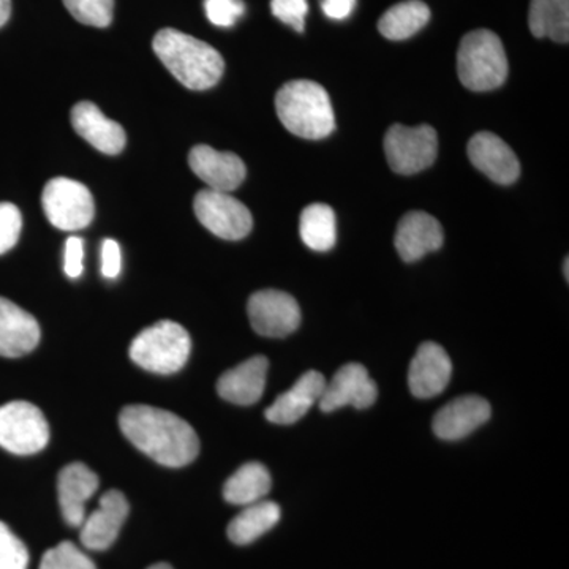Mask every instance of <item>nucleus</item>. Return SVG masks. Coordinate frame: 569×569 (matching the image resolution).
Returning a JSON list of instances; mask_svg holds the SVG:
<instances>
[{"instance_id": "obj_1", "label": "nucleus", "mask_w": 569, "mask_h": 569, "mask_svg": "<svg viewBox=\"0 0 569 569\" xmlns=\"http://www.w3.org/2000/svg\"><path fill=\"white\" fill-rule=\"evenodd\" d=\"M119 426L130 443L160 466L186 467L200 452V440L193 427L162 408L126 407Z\"/></svg>"}, {"instance_id": "obj_2", "label": "nucleus", "mask_w": 569, "mask_h": 569, "mask_svg": "<svg viewBox=\"0 0 569 569\" xmlns=\"http://www.w3.org/2000/svg\"><path fill=\"white\" fill-rule=\"evenodd\" d=\"M152 48L157 58L187 89L206 91L222 78V54L192 36L176 29H162L153 37Z\"/></svg>"}, {"instance_id": "obj_3", "label": "nucleus", "mask_w": 569, "mask_h": 569, "mask_svg": "<svg viewBox=\"0 0 569 569\" xmlns=\"http://www.w3.org/2000/svg\"><path fill=\"white\" fill-rule=\"evenodd\" d=\"M276 110L288 132L321 140L336 129L335 110L323 86L309 80L287 82L276 96Z\"/></svg>"}, {"instance_id": "obj_4", "label": "nucleus", "mask_w": 569, "mask_h": 569, "mask_svg": "<svg viewBox=\"0 0 569 569\" xmlns=\"http://www.w3.org/2000/svg\"><path fill=\"white\" fill-rule=\"evenodd\" d=\"M508 58L500 37L492 31L468 32L458 51L459 80L475 92L493 91L508 78Z\"/></svg>"}, {"instance_id": "obj_5", "label": "nucleus", "mask_w": 569, "mask_h": 569, "mask_svg": "<svg viewBox=\"0 0 569 569\" xmlns=\"http://www.w3.org/2000/svg\"><path fill=\"white\" fill-rule=\"evenodd\" d=\"M190 350L189 332L174 321L163 320L134 337L129 353L134 365L142 369L170 376L186 366Z\"/></svg>"}, {"instance_id": "obj_6", "label": "nucleus", "mask_w": 569, "mask_h": 569, "mask_svg": "<svg viewBox=\"0 0 569 569\" xmlns=\"http://www.w3.org/2000/svg\"><path fill=\"white\" fill-rule=\"evenodd\" d=\"M50 441V426L33 403H6L0 407V448L17 456H31Z\"/></svg>"}, {"instance_id": "obj_7", "label": "nucleus", "mask_w": 569, "mask_h": 569, "mask_svg": "<svg viewBox=\"0 0 569 569\" xmlns=\"http://www.w3.org/2000/svg\"><path fill=\"white\" fill-rule=\"evenodd\" d=\"M41 206L52 227L77 231L93 220L96 206L84 183L69 178H56L44 186Z\"/></svg>"}, {"instance_id": "obj_8", "label": "nucleus", "mask_w": 569, "mask_h": 569, "mask_svg": "<svg viewBox=\"0 0 569 569\" xmlns=\"http://www.w3.org/2000/svg\"><path fill=\"white\" fill-rule=\"evenodd\" d=\"M389 167L399 174H417L437 160L438 137L430 126L395 123L385 137Z\"/></svg>"}, {"instance_id": "obj_9", "label": "nucleus", "mask_w": 569, "mask_h": 569, "mask_svg": "<svg viewBox=\"0 0 569 569\" xmlns=\"http://www.w3.org/2000/svg\"><path fill=\"white\" fill-rule=\"evenodd\" d=\"M197 219L206 230L227 241H239L252 231L253 219L247 206L231 193L204 189L193 201Z\"/></svg>"}, {"instance_id": "obj_10", "label": "nucleus", "mask_w": 569, "mask_h": 569, "mask_svg": "<svg viewBox=\"0 0 569 569\" xmlns=\"http://www.w3.org/2000/svg\"><path fill=\"white\" fill-rule=\"evenodd\" d=\"M254 332L264 337L293 335L301 325V309L293 296L279 290H261L250 296L247 305Z\"/></svg>"}, {"instance_id": "obj_11", "label": "nucleus", "mask_w": 569, "mask_h": 569, "mask_svg": "<svg viewBox=\"0 0 569 569\" xmlns=\"http://www.w3.org/2000/svg\"><path fill=\"white\" fill-rule=\"evenodd\" d=\"M378 389L376 381L362 365L350 362L340 367L331 381H326L323 395L320 397V408L325 413L343 407H355L358 410L373 406Z\"/></svg>"}, {"instance_id": "obj_12", "label": "nucleus", "mask_w": 569, "mask_h": 569, "mask_svg": "<svg viewBox=\"0 0 569 569\" xmlns=\"http://www.w3.org/2000/svg\"><path fill=\"white\" fill-rule=\"evenodd\" d=\"M130 507L119 490H108L100 498L99 507L86 516L81 523V542L91 550H107L119 537Z\"/></svg>"}, {"instance_id": "obj_13", "label": "nucleus", "mask_w": 569, "mask_h": 569, "mask_svg": "<svg viewBox=\"0 0 569 569\" xmlns=\"http://www.w3.org/2000/svg\"><path fill=\"white\" fill-rule=\"evenodd\" d=\"M451 373L452 362L445 348L436 342H425L411 361L408 387L418 399H432L448 388Z\"/></svg>"}, {"instance_id": "obj_14", "label": "nucleus", "mask_w": 569, "mask_h": 569, "mask_svg": "<svg viewBox=\"0 0 569 569\" xmlns=\"http://www.w3.org/2000/svg\"><path fill=\"white\" fill-rule=\"evenodd\" d=\"M467 151L471 164L482 174L488 176L490 181L500 186H509L518 181L519 159L507 142L497 134L490 132L475 134L468 142Z\"/></svg>"}, {"instance_id": "obj_15", "label": "nucleus", "mask_w": 569, "mask_h": 569, "mask_svg": "<svg viewBox=\"0 0 569 569\" xmlns=\"http://www.w3.org/2000/svg\"><path fill=\"white\" fill-rule=\"evenodd\" d=\"M194 174L212 190L231 193L244 182L246 164L233 152H220L209 146H194L189 153Z\"/></svg>"}, {"instance_id": "obj_16", "label": "nucleus", "mask_w": 569, "mask_h": 569, "mask_svg": "<svg viewBox=\"0 0 569 569\" xmlns=\"http://www.w3.org/2000/svg\"><path fill=\"white\" fill-rule=\"evenodd\" d=\"M443 228L436 217L427 212H408L397 224L396 249L407 263H413L427 253L436 252L443 246Z\"/></svg>"}, {"instance_id": "obj_17", "label": "nucleus", "mask_w": 569, "mask_h": 569, "mask_svg": "<svg viewBox=\"0 0 569 569\" xmlns=\"http://www.w3.org/2000/svg\"><path fill=\"white\" fill-rule=\"evenodd\" d=\"M490 415L489 402L482 397H459L438 411L433 418V432L441 440H460L488 422Z\"/></svg>"}, {"instance_id": "obj_18", "label": "nucleus", "mask_w": 569, "mask_h": 569, "mask_svg": "<svg viewBox=\"0 0 569 569\" xmlns=\"http://www.w3.org/2000/svg\"><path fill=\"white\" fill-rule=\"evenodd\" d=\"M73 129L97 151L107 156H118L126 148L127 134L121 123L111 121L97 104L80 102L71 110Z\"/></svg>"}, {"instance_id": "obj_19", "label": "nucleus", "mask_w": 569, "mask_h": 569, "mask_svg": "<svg viewBox=\"0 0 569 569\" xmlns=\"http://www.w3.org/2000/svg\"><path fill=\"white\" fill-rule=\"evenodd\" d=\"M40 342L39 321L20 306L0 298V356L20 358Z\"/></svg>"}, {"instance_id": "obj_20", "label": "nucleus", "mask_w": 569, "mask_h": 569, "mask_svg": "<svg viewBox=\"0 0 569 569\" xmlns=\"http://www.w3.org/2000/svg\"><path fill=\"white\" fill-rule=\"evenodd\" d=\"M99 489V477L84 463L63 467L58 479L59 505L63 519L71 527H81L86 503Z\"/></svg>"}, {"instance_id": "obj_21", "label": "nucleus", "mask_w": 569, "mask_h": 569, "mask_svg": "<svg viewBox=\"0 0 569 569\" xmlns=\"http://www.w3.org/2000/svg\"><path fill=\"white\" fill-rule=\"evenodd\" d=\"M326 387V378L317 370H310L299 378L293 388L277 397L276 402L266 410V419L274 425H295L305 418L307 411L320 402Z\"/></svg>"}, {"instance_id": "obj_22", "label": "nucleus", "mask_w": 569, "mask_h": 569, "mask_svg": "<svg viewBox=\"0 0 569 569\" xmlns=\"http://www.w3.org/2000/svg\"><path fill=\"white\" fill-rule=\"evenodd\" d=\"M268 369L269 362L264 356H253L224 372L217 383V392L236 406H253L263 396Z\"/></svg>"}, {"instance_id": "obj_23", "label": "nucleus", "mask_w": 569, "mask_h": 569, "mask_svg": "<svg viewBox=\"0 0 569 569\" xmlns=\"http://www.w3.org/2000/svg\"><path fill=\"white\" fill-rule=\"evenodd\" d=\"M280 515L282 511L274 501L261 500L249 505L231 520L228 526V538L238 546L250 545L276 527Z\"/></svg>"}, {"instance_id": "obj_24", "label": "nucleus", "mask_w": 569, "mask_h": 569, "mask_svg": "<svg viewBox=\"0 0 569 569\" xmlns=\"http://www.w3.org/2000/svg\"><path fill=\"white\" fill-rule=\"evenodd\" d=\"M271 486L268 468L258 462H249L224 482L223 497L228 503L249 507L263 500Z\"/></svg>"}, {"instance_id": "obj_25", "label": "nucleus", "mask_w": 569, "mask_h": 569, "mask_svg": "<svg viewBox=\"0 0 569 569\" xmlns=\"http://www.w3.org/2000/svg\"><path fill=\"white\" fill-rule=\"evenodd\" d=\"M530 31L537 39L569 41V0H531Z\"/></svg>"}, {"instance_id": "obj_26", "label": "nucleus", "mask_w": 569, "mask_h": 569, "mask_svg": "<svg viewBox=\"0 0 569 569\" xmlns=\"http://www.w3.org/2000/svg\"><path fill=\"white\" fill-rule=\"evenodd\" d=\"M430 20V10L421 0H406L391 7L378 21V31L388 40H407Z\"/></svg>"}, {"instance_id": "obj_27", "label": "nucleus", "mask_w": 569, "mask_h": 569, "mask_svg": "<svg viewBox=\"0 0 569 569\" xmlns=\"http://www.w3.org/2000/svg\"><path fill=\"white\" fill-rule=\"evenodd\" d=\"M302 242L316 252H328L336 246V213L331 206L316 203L307 206L299 220Z\"/></svg>"}, {"instance_id": "obj_28", "label": "nucleus", "mask_w": 569, "mask_h": 569, "mask_svg": "<svg viewBox=\"0 0 569 569\" xmlns=\"http://www.w3.org/2000/svg\"><path fill=\"white\" fill-rule=\"evenodd\" d=\"M74 20L92 28H108L114 14V0H63Z\"/></svg>"}, {"instance_id": "obj_29", "label": "nucleus", "mask_w": 569, "mask_h": 569, "mask_svg": "<svg viewBox=\"0 0 569 569\" xmlns=\"http://www.w3.org/2000/svg\"><path fill=\"white\" fill-rule=\"evenodd\" d=\"M40 569H97L93 561L70 541H63L44 553Z\"/></svg>"}, {"instance_id": "obj_30", "label": "nucleus", "mask_w": 569, "mask_h": 569, "mask_svg": "<svg viewBox=\"0 0 569 569\" xmlns=\"http://www.w3.org/2000/svg\"><path fill=\"white\" fill-rule=\"evenodd\" d=\"M29 552L24 542L0 522V569H28Z\"/></svg>"}, {"instance_id": "obj_31", "label": "nucleus", "mask_w": 569, "mask_h": 569, "mask_svg": "<svg viewBox=\"0 0 569 569\" xmlns=\"http://www.w3.org/2000/svg\"><path fill=\"white\" fill-rule=\"evenodd\" d=\"M206 17L213 26L231 28L246 13L242 0H204Z\"/></svg>"}, {"instance_id": "obj_32", "label": "nucleus", "mask_w": 569, "mask_h": 569, "mask_svg": "<svg viewBox=\"0 0 569 569\" xmlns=\"http://www.w3.org/2000/svg\"><path fill=\"white\" fill-rule=\"evenodd\" d=\"M22 228L20 209L11 203H0V254L17 246Z\"/></svg>"}, {"instance_id": "obj_33", "label": "nucleus", "mask_w": 569, "mask_h": 569, "mask_svg": "<svg viewBox=\"0 0 569 569\" xmlns=\"http://www.w3.org/2000/svg\"><path fill=\"white\" fill-rule=\"evenodd\" d=\"M272 14L291 26L296 32H305L306 17L309 13L307 0H271Z\"/></svg>"}, {"instance_id": "obj_34", "label": "nucleus", "mask_w": 569, "mask_h": 569, "mask_svg": "<svg viewBox=\"0 0 569 569\" xmlns=\"http://www.w3.org/2000/svg\"><path fill=\"white\" fill-rule=\"evenodd\" d=\"M82 258H84V242L78 236H70L63 250V271L70 279H78L82 274Z\"/></svg>"}, {"instance_id": "obj_35", "label": "nucleus", "mask_w": 569, "mask_h": 569, "mask_svg": "<svg viewBox=\"0 0 569 569\" xmlns=\"http://www.w3.org/2000/svg\"><path fill=\"white\" fill-rule=\"evenodd\" d=\"M121 246L114 239H104L102 244V274L108 279H116L121 274Z\"/></svg>"}, {"instance_id": "obj_36", "label": "nucleus", "mask_w": 569, "mask_h": 569, "mask_svg": "<svg viewBox=\"0 0 569 569\" xmlns=\"http://www.w3.org/2000/svg\"><path fill=\"white\" fill-rule=\"evenodd\" d=\"M356 0H321V9L331 20H347L353 13Z\"/></svg>"}, {"instance_id": "obj_37", "label": "nucleus", "mask_w": 569, "mask_h": 569, "mask_svg": "<svg viewBox=\"0 0 569 569\" xmlns=\"http://www.w3.org/2000/svg\"><path fill=\"white\" fill-rule=\"evenodd\" d=\"M11 14V0H0V28L7 24Z\"/></svg>"}, {"instance_id": "obj_38", "label": "nucleus", "mask_w": 569, "mask_h": 569, "mask_svg": "<svg viewBox=\"0 0 569 569\" xmlns=\"http://www.w3.org/2000/svg\"><path fill=\"white\" fill-rule=\"evenodd\" d=\"M148 569H173L170 567V565H167V563H157V565H152L151 568H148Z\"/></svg>"}, {"instance_id": "obj_39", "label": "nucleus", "mask_w": 569, "mask_h": 569, "mask_svg": "<svg viewBox=\"0 0 569 569\" xmlns=\"http://www.w3.org/2000/svg\"><path fill=\"white\" fill-rule=\"evenodd\" d=\"M569 261H568V258L567 260H565V277H567V280L569 279Z\"/></svg>"}]
</instances>
